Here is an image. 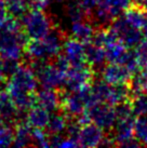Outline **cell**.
<instances>
[{"instance_id": "7a4b0ae2", "label": "cell", "mask_w": 147, "mask_h": 148, "mask_svg": "<svg viewBox=\"0 0 147 148\" xmlns=\"http://www.w3.org/2000/svg\"><path fill=\"white\" fill-rule=\"evenodd\" d=\"M64 40L63 35L58 30L53 29L42 39L29 40L25 48V53L32 62H50L61 53Z\"/></svg>"}, {"instance_id": "1f68e13d", "label": "cell", "mask_w": 147, "mask_h": 148, "mask_svg": "<svg viewBox=\"0 0 147 148\" xmlns=\"http://www.w3.org/2000/svg\"><path fill=\"white\" fill-rule=\"evenodd\" d=\"M33 140L35 146L50 147L49 133H45L43 129H34L33 127Z\"/></svg>"}, {"instance_id": "4316f807", "label": "cell", "mask_w": 147, "mask_h": 148, "mask_svg": "<svg viewBox=\"0 0 147 148\" xmlns=\"http://www.w3.org/2000/svg\"><path fill=\"white\" fill-rule=\"evenodd\" d=\"M145 11L142 9H139L136 5H132L130 8H128L124 12H123V17L127 20L131 25H133L137 28H142V25L144 22V17H145Z\"/></svg>"}, {"instance_id": "9a60e30c", "label": "cell", "mask_w": 147, "mask_h": 148, "mask_svg": "<svg viewBox=\"0 0 147 148\" xmlns=\"http://www.w3.org/2000/svg\"><path fill=\"white\" fill-rule=\"evenodd\" d=\"M50 111L42 106L36 104L26 115V122L34 129H45L50 119Z\"/></svg>"}, {"instance_id": "30bf717a", "label": "cell", "mask_w": 147, "mask_h": 148, "mask_svg": "<svg viewBox=\"0 0 147 148\" xmlns=\"http://www.w3.org/2000/svg\"><path fill=\"white\" fill-rule=\"evenodd\" d=\"M113 138L116 146L123 147L129 140L134 138V119L133 117L118 118L113 127Z\"/></svg>"}, {"instance_id": "2e32d148", "label": "cell", "mask_w": 147, "mask_h": 148, "mask_svg": "<svg viewBox=\"0 0 147 148\" xmlns=\"http://www.w3.org/2000/svg\"><path fill=\"white\" fill-rule=\"evenodd\" d=\"M86 58L87 64L90 66L91 68H93L94 70L98 69V68H103L105 61H107L105 49L101 45H95L93 42L87 43Z\"/></svg>"}, {"instance_id": "ffe728a7", "label": "cell", "mask_w": 147, "mask_h": 148, "mask_svg": "<svg viewBox=\"0 0 147 148\" xmlns=\"http://www.w3.org/2000/svg\"><path fill=\"white\" fill-rule=\"evenodd\" d=\"M68 123V116L66 114L54 112L50 116L49 122L45 129L49 134H62L66 131Z\"/></svg>"}, {"instance_id": "3957f363", "label": "cell", "mask_w": 147, "mask_h": 148, "mask_svg": "<svg viewBox=\"0 0 147 148\" xmlns=\"http://www.w3.org/2000/svg\"><path fill=\"white\" fill-rule=\"evenodd\" d=\"M22 28L29 40L42 39L54 29L53 22L45 11L33 9L22 17Z\"/></svg>"}, {"instance_id": "e0dca14e", "label": "cell", "mask_w": 147, "mask_h": 148, "mask_svg": "<svg viewBox=\"0 0 147 148\" xmlns=\"http://www.w3.org/2000/svg\"><path fill=\"white\" fill-rule=\"evenodd\" d=\"M33 127H30L26 121L20 122L14 129V140L13 146L17 148L33 146Z\"/></svg>"}, {"instance_id": "d6986e66", "label": "cell", "mask_w": 147, "mask_h": 148, "mask_svg": "<svg viewBox=\"0 0 147 148\" xmlns=\"http://www.w3.org/2000/svg\"><path fill=\"white\" fill-rule=\"evenodd\" d=\"M132 90L129 84H118V86H111L109 91V95L107 97V103L113 106H117L119 104L129 101Z\"/></svg>"}, {"instance_id": "60d3db41", "label": "cell", "mask_w": 147, "mask_h": 148, "mask_svg": "<svg viewBox=\"0 0 147 148\" xmlns=\"http://www.w3.org/2000/svg\"><path fill=\"white\" fill-rule=\"evenodd\" d=\"M27 1H28V2H29V0H27Z\"/></svg>"}, {"instance_id": "5bb4252c", "label": "cell", "mask_w": 147, "mask_h": 148, "mask_svg": "<svg viewBox=\"0 0 147 148\" xmlns=\"http://www.w3.org/2000/svg\"><path fill=\"white\" fill-rule=\"evenodd\" d=\"M21 111L16 107L14 101L8 91L0 92V118L5 122H13L17 119Z\"/></svg>"}, {"instance_id": "f35d334b", "label": "cell", "mask_w": 147, "mask_h": 148, "mask_svg": "<svg viewBox=\"0 0 147 148\" xmlns=\"http://www.w3.org/2000/svg\"><path fill=\"white\" fill-rule=\"evenodd\" d=\"M142 30H143L144 35H146V37H147V12L145 13L144 22H143V25H142Z\"/></svg>"}, {"instance_id": "d6a6232c", "label": "cell", "mask_w": 147, "mask_h": 148, "mask_svg": "<svg viewBox=\"0 0 147 148\" xmlns=\"http://www.w3.org/2000/svg\"><path fill=\"white\" fill-rule=\"evenodd\" d=\"M116 109V115H117V119L118 118H128V117H132L133 115V110H132V105L129 102H123V103L119 104L117 106H115Z\"/></svg>"}, {"instance_id": "836d02e7", "label": "cell", "mask_w": 147, "mask_h": 148, "mask_svg": "<svg viewBox=\"0 0 147 148\" xmlns=\"http://www.w3.org/2000/svg\"><path fill=\"white\" fill-rule=\"evenodd\" d=\"M51 3V0H29V8L33 10L45 11Z\"/></svg>"}, {"instance_id": "d590c367", "label": "cell", "mask_w": 147, "mask_h": 148, "mask_svg": "<svg viewBox=\"0 0 147 148\" xmlns=\"http://www.w3.org/2000/svg\"><path fill=\"white\" fill-rule=\"evenodd\" d=\"M9 16L8 8H7V3L5 0H0V22L5 20Z\"/></svg>"}, {"instance_id": "83f0119b", "label": "cell", "mask_w": 147, "mask_h": 148, "mask_svg": "<svg viewBox=\"0 0 147 148\" xmlns=\"http://www.w3.org/2000/svg\"><path fill=\"white\" fill-rule=\"evenodd\" d=\"M134 137L143 145H147V116L134 120Z\"/></svg>"}, {"instance_id": "ba28073f", "label": "cell", "mask_w": 147, "mask_h": 148, "mask_svg": "<svg viewBox=\"0 0 147 148\" xmlns=\"http://www.w3.org/2000/svg\"><path fill=\"white\" fill-rule=\"evenodd\" d=\"M102 79L111 86L129 84L132 79V73L126 66L119 63H109L104 66L101 71Z\"/></svg>"}, {"instance_id": "f1b7e54d", "label": "cell", "mask_w": 147, "mask_h": 148, "mask_svg": "<svg viewBox=\"0 0 147 148\" xmlns=\"http://www.w3.org/2000/svg\"><path fill=\"white\" fill-rule=\"evenodd\" d=\"M131 105H132L133 115L136 117L147 116V93L135 94L131 102Z\"/></svg>"}, {"instance_id": "74e56055", "label": "cell", "mask_w": 147, "mask_h": 148, "mask_svg": "<svg viewBox=\"0 0 147 148\" xmlns=\"http://www.w3.org/2000/svg\"><path fill=\"white\" fill-rule=\"evenodd\" d=\"M133 4L147 12V0H133Z\"/></svg>"}, {"instance_id": "4dcf8cb0", "label": "cell", "mask_w": 147, "mask_h": 148, "mask_svg": "<svg viewBox=\"0 0 147 148\" xmlns=\"http://www.w3.org/2000/svg\"><path fill=\"white\" fill-rule=\"evenodd\" d=\"M134 53L141 69L147 67V37L144 38L137 47H135Z\"/></svg>"}, {"instance_id": "8992f818", "label": "cell", "mask_w": 147, "mask_h": 148, "mask_svg": "<svg viewBox=\"0 0 147 148\" xmlns=\"http://www.w3.org/2000/svg\"><path fill=\"white\" fill-rule=\"evenodd\" d=\"M88 115L90 117L91 122L96 124L104 131H109L114 127L117 121V115L115 106L107 102H100L92 105L88 109Z\"/></svg>"}, {"instance_id": "277c9868", "label": "cell", "mask_w": 147, "mask_h": 148, "mask_svg": "<svg viewBox=\"0 0 147 148\" xmlns=\"http://www.w3.org/2000/svg\"><path fill=\"white\" fill-rule=\"evenodd\" d=\"M33 69L37 75L38 82L42 88L58 89L65 86L66 71L60 69L55 64L49 62H33Z\"/></svg>"}, {"instance_id": "484cf974", "label": "cell", "mask_w": 147, "mask_h": 148, "mask_svg": "<svg viewBox=\"0 0 147 148\" xmlns=\"http://www.w3.org/2000/svg\"><path fill=\"white\" fill-rule=\"evenodd\" d=\"M9 15L15 18H22L27 13L29 2L27 0H5Z\"/></svg>"}, {"instance_id": "603a6c76", "label": "cell", "mask_w": 147, "mask_h": 148, "mask_svg": "<svg viewBox=\"0 0 147 148\" xmlns=\"http://www.w3.org/2000/svg\"><path fill=\"white\" fill-rule=\"evenodd\" d=\"M104 49H105V52H106L107 62L119 63L129 48L126 47L120 40H118V41H115L113 43L108 45Z\"/></svg>"}, {"instance_id": "52a82bcc", "label": "cell", "mask_w": 147, "mask_h": 148, "mask_svg": "<svg viewBox=\"0 0 147 148\" xmlns=\"http://www.w3.org/2000/svg\"><path fill=\"white\" fill-rule=\"evenodd\" d=\"M94 78V70L88 64L70 66L66 74L65 88L67 91H78L83 86L92 83Z\"/></svg>"}, {"instance_id": "7c38bea8", "label": "cell", "mask_w": 147, "mask_h": 148, "mask_svg": "<svg viewBox=\"0 0 147 148\" xmlns=\"http://www.w3.org/2000/svg\"><path fill=\"white\" fill-rule=\"evenodd\" d=\"M69 33L70 37L76 38V39L84 42V43H90L93 40L96 29H95L93 22L88 21V20H82V21L71 23Z\"/></svg>"}, {"instance_id": "d4e9b609", "label": "cell", "mask_w": 147, "mask_h": 148, "mask_svg": "<svg viewBox=\"0 0 147 148\" xmlns=\"http://www.w3.org/2000/svg\"><path fill=\"white\" fill-rule=\"evenodd\" d=\"M130 88L133 94L147 93V67L137 71L133 78L131 79Z\"/></svg>"}, {"instance_id": "ab89813d", "label": "cell", "mask_w": 147, "mask_h": 148, "mask_svg": "<svg viewBox=\"0 0 147 148\" xmlns=\"http://www.w3.org/2000/svg\"><path fill=\"white\" fill-rule=\"evenodd\" d=\"M53 1L57 4H66L68 1H70V0H53Z\"/></svg>"}, {"instance_id": "e575fe53", "label": "cell", "mask_w": 147, "mask_h": 148, "mask_svg": "<svg viewBox=\"0 0 147 148\" xmlns=\"http://www.w3.org/2000/svg\"><path fill=\"white\" fill-rule=\"evenodd\" d=\"M79 1L81 2L83 8L87 10V12L89 13V15L98 5V0H79Z\"/></svg>"}, {"instance_id": "7402d4cb", "label": "cell", "mask_w": 147, "mask_h": 148, "mask_svg": "<svg viewBox=\"0 0 147 148\" xmlns=\"http://www.w3.org/2000/svg\"><path fill=\"white\" fill-rule=\"evenodd\" d=\"M111 84L107 83L105 80H95L91 83V93L93 96L95 104L100 102H106L109 95V91Z\"/></svg>"}, {"instance_id": "5b68a950", "label": "cell", "mask_w": 147, "mask_h": 148, "mask_svg": "<svg viewBox=\"0 0 147 148\" xmlns=\"http://www.w3.org/2000/svg\"><path fill=\"white\" fill-rule=\"evenodd\" d=\"M110 27L114 29L119 40L128 48H135L144 39V33L142 28H137L123 17V15L118 16L111 24Z\"/></svg>"}, {"instance_id": "9c48e42d", "label": "cell", "mask_w": 147, "mask_h": 148, "mask_svg": "<svg viewBox=\"0 0 147 148\" xmlns=\"http://www.w3.org/2000/svg\"><path fill=\"white\" fill-rule=\"evenodd\" d=\"M87 43L70 37L64 40L63 43V54L69 61L71 66L87 64L86 58Z\"/></svg>"}, {"instance_id": "ac0fdd59", "label": "cell", "mask_w": 147, "mask_h": 148, "mask_svg": "<svg viewBox=\"0 0 147 148\" xmlns=\"http://www.w3.org/2000/svg\"><path fill=\"white\" fill-rule=\"evenodd\" d=\"M133 3L132 0H98V8L109 13L115 20L130 8Z\"/></svg>"}, {"instance_id": "44dd1931", "label": "cell", "mask_w": 147, "mask_h": 148, "mask_svg": "<svg viewBox=\"0 0 147 148\" xmlns=\"http://www.w3.org/2000/svg\"><path fill=\"white\" fill-rule=\"evenodd\" d=\"M65 15L70 23H75L86 20V16L89 15V13L87 12L79 0H70L65 4Z\"/></svg>"}, {"instance_id": "6da1fadb", "label": "cell", "mask_w": 147, "mask_h": 148, "mask_svg": "<svg viewBox=\"0 0 147 148\" xmlns=\"http://www.w3.org/2000/svg\"><path fill=\"white\" fill-rule=\"evenodd\" d=\"M38 78L29 66H19L13 74L9 76L7 82V91L20 111H28L37 104L36 89L38 86Z\"/></svg>"}, {"instance_id": "cb8c5ba5", "label": "cell", "mask_w": 147, "mask_h": 148, "mask_svg": "<svg viewBox=\"0 0 147 148\" xmlns=\"http://www.w3.org/2000/svg\"><path fill=\"white\" fill-rule=\"evenodd\" d=\"M118 40L119 38L117 36V34L111 27H109V28H103L102 27L98 30H96L92 42L105 48L108 45H110V43H113L115 41H118Z\"/></svg>"}, {"instance_id": "4fadbf2b", "label": "cell", "mask_w": 147, "mask_h": 148, "mask_svg": "<svg viewBox=\"0 0 147 148\" xmlns=\"http://www.w3.org/2000/svg\"><path fill=\"white\" fill-rule=\"evenodd\" d=\"M37 104L48 109L49 111H56L62 106V94L56 89L42 88L36 94Z\"/></svg>"}, {"instance_id": "f546056e", "label": "cell", "mask_w": 147, "mask_h": 148, "mask_svg": "<svg viewBox=\"0 0 147 148\" xmlns=\"http://www.w3.org/2000/svg\"><path fill=\"white\" fill-rule=\"evenodd\" d=\"M2 118H0V147H9L13 145L14 131L11 127L4 123Z\"/></svg>"}, {"instance_id": "8fae6325", "label": "cell", "mask_w": 147, "mask_h": 148, "mask_svg": "<svg viewBox=\"0 0 147 148\" xmlns=\"http://www.w3.org/2000/svg\"><path fill=\"white\" fill-rule=\"evenodd\" d=\"M105 134L103 129L94 123H88L86 125H82L78 136V140L81 147H98L101 146Z\"/></svg>"}, {"instance_id": "8d00e7d4", "label": "cell", "mask_w": 147, "mask_h": 148, "mask_svg": "<svg viewBox=\"0 0 147 148\" xmlns=\"http://www.w3.org/2000/svg\"><path fill=\"white\" fill-rule=\"evenodd\" d=\"M5 77H7V73H5V67H4V60L0 56V82L3 81Z\"/></svg>"}]
</instances>
